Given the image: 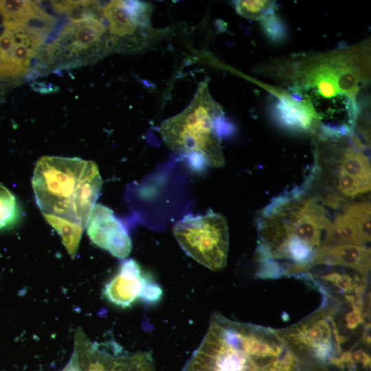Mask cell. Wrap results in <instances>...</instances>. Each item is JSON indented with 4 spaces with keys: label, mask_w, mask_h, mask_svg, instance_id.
<instances>
[{
    "label": "cell",
    "mask_w": 371,
    "mask_h": 371,
    "mask_svg": "<svg viewBox=\"0 0 371 371\" xmlns=\"http://www.w3.org/2000/svg\"><path fill=\"white\" fill-rule=\"evenodd\" d=\"M370 54L368 45L363 44L293 56L271 64L266 71L311 105L317 135L344 136L354 131L357 122V96L370 80Z\"/></svg>",
    "instance_id": "1"
},
{
    "label": "cell",
    "mask_w": 371,
    "mask_h": 371,
    "mask_svg": "<svg viewBox=\"0 0 371 371\" xmlns=\"http://www.w3.org/2000/svg\"><path fill=\"white\" fill-rule=\"evenodd\" d=\"M330 222L326 207L304 185L275 197L257 218L256 277H300L308 271Z\"/></svg>",
    "instance_id": "2"
},
{
    "label": "cell",
    "mask_w": 371,
    "mask_h": 371,
    "mask_svg": "<svg viewBox=\"0 0 371 371\" xmlns=\"http://www.w3.org/2000/svg\"><path fill=\"white\" fill-rule=\"evenodd\" d=\"M314 313L285 328L276 329L304 368L339 367L360 350L370 347V311L362 304L322 293Z\"/></svg>",
    "instance_id": "3"
},
{
    "label": "cell",
    "mask_w": 371,
    "mask_h": 371,
    "mask_svg": "<svg viewBox=\"0 0 371 371\" xmlns=\"http://www.w3.org/2000/svg\"><path fill=\"white\" fill-rule=\"evenodd\" d=\"M289 351L276 329L214 313L183 371H264Z\"/></svg>",
    "instance_id": "4"
},
{
    "label": "cell",
    "mask_w": 371,
    "mask_h": 371,
    "mask_svg": "<svg viewBox=\"0 0 371 371\" xmlns=\"http://www.w3.org/2000/svg\"><path fill=\"white\" fill-rule=\"evenodd\" d=\"M95 162L78 157L44 156L36 162L32 185L42 214L86 227L102 187Z\"/></svg>",
    "instance_id": "5"
},
{
    "label": "cell",
    "mask_w": 371,
    "mask_h": 371,
    "mask_svg": "<svg viewBox=\"0 0 371 371\" xmlns=\"http://www.w3.org/2000/svg\"><path fill=\"white\" fill-rule=\"evenodd\" d=\"M235 131L211 96L206 82L199 84L191 103L161 124L159 133L168 147L191 165L221 167L225 164L221 141Z\"/></svg>",
    "instance_id": "6"
},
{
    "label": "cell",
    "mask_w": 371,
    "mask_h": 371,
    "mask_svg": "<svg viewBox=\"0 0 371 371\" xmlns=\"http://www.w3.org/2000/svg\"><path fill=\"white\" fill-rule=\"evenodd\" d=\"M368 148L354 132L344 136L317 135L315 161L305 185L313 192H330L345 203L370 192Z\"/></svg>",
    "instance_id": "7"
},
{
    "label": "cell",
    "mask_w": 371,
    "mask_h": 371,
    "mask_svg": "<svg viewBox=\"0 0 371 371\" xmlns=\"http://www.w3.org/2000/svg\"><path fill=\"white\" fill-rule=\"evenodd\" d=\"M111 52L101 3L86 16L72 19L44 49L41 63L49 69L95 62Z\"/></svg>",
    "instance_id": "8"
},
{
    "label": "cell",
    "mask_w": 371,
    "mask_h": 371,
    "mask_svg": "<svg viewBox=\"0 0 371 371\" xmlns=\"http://www.w3.org/2000/svg\"><path fill=\"white\" fill-rule=\"evenodd\" d=\"M111 52L137 53L153 47L164 35L150 24L153 5L139 1L101 3Z\"/></svg>",
    "instance_id": "9"
},
{
    "label": "cell",
    "mask_w": 371,
    "mask_h": 371,
    "mask_svg": "<svg viewBox=\"0 0 371 371\" xmlns=\"http://www.w3.org/2000/svg\"><path fill=\"white\" fill-rule=\"evenodd\" d=\"M173 233L183 250L197 262L212 271L226 266L229 230L221 214L187 215L175 223Z\"/></svg>",
    "instance_id": "10"
},
{
    "label": "cell",
    "mask_w": 371,
    "mask_h": 371,
    "mask_svg": "<svg viewBox=\"0 0 371 371\" xmlns=\"http://www.w3.org/2000/svg\"><path fill=\"white\" fill-rule=\"evenodd\" d=\"M102 295L115 306L127 308L137 300L156 304L162 298L163 290L136 260L129 258L122 262L117 273L105 284Z\"/></svg>",
    "instance_id": "11"
},
{
    "label": "cell",
    "mask_w": 371,
    "mask_h": 371,
    "mask_svg": "<svg viewBox=\"0 0 371 371\" xmlns=\"http://www.w3.org/2000/svg\"><path fill=\"white\" fill-rule=\"evenodd\" d=\"M49 34L33 27H5L0 33V79L15 80L26 74Z\"/></svg>",
    "instance_id": "12"
},
{
    "label": "cell",
    "mask_w": 371,
    "mask_h": 371,
    "mask_svg": "<svg viewBox=\"0 0 371 371\" xmlns=\"http://www.w3.org/2000/svg\"><path fill=\"white\" fill-rule=\"evenodd\" d=\"M87 234L93 244L113 256L125 259L132 249L129 234L109 207L95 204L86 224Z\"/></svg>",
    "instance_id": "13"
},
{
    "label": "cell",
    "mask_w": 371,
    "mask_h": 371,
    "mask_svg": "<svg viewBox=\"0 0 371 371\" xmlns=\"http://www.w3.org/2000/svg\"><path fill=\"white\" fill-rule=\"evenodd\" d=\"M370 203L357 201L347 205L331 221L324 248L346 245H367L370 242Z\"/></svg>",
    "instance_id": "14"
},
{
    "label": "cell",
    "mask_w": 371,
    "mask_h": 371,
    "mask_svg": "<svg viewBox=\"0 0 371 371\" xmlns=\"http://www.w3.org/2000/svg\"><path fill=\"white\" fill-rule=\"evenodd\" d=\"M0 14L5 27H30L49 34L56 21L30 1H0Z\"/></svg>",
    "instance_id": "15"
},
{
    "label": "cell",
    "mask_w": 371,
    "mask_h": 371,
    "mask_svg": "<svg viewBox=\"0 0 371 371\" xmlns=\"http://www.w3.org/2000/svg\"><path fill=\"white\" fill-rule=\"evenodd\" d=\"M271 111L276 122L287 130L298 133L315 132L313 111L304 100L297 101L289 93H282L273 102Z\"/></svg>",
    "instance_id": "16"
},
{
    "label": "cell",
    "mask_w": 371,
    "mask_h": 371,
    "mask_svg": "<svg viewBox=\"0 0 371 371\" xmlns=\"http://www.w3.org/2000/svg\"><path fill=\"white\" fill-rule=\"evenodd\" d=\"M339 266L368 275L370 271V249L367 245H346L322 248L316 265Z\"/></svg>",
    "instance_id": "17"
},
{
    "label": "cell",
    "mask_w": 371,
    "mask_h": 371,
    "mask_svg": "<svg viewBox=\"0 0 371 371\" xmlns=\"http://www.w3.org/2000/svg\"><path fill=\"white\" fill-rule=\"evenodd\" d=\"M43 215L61 237L63 244L71 258H75L85 227L61 216L47 214H43Z\"/></svg>",
    "instance_id": "18"
},
{
    "label": "cell",
    "mask_w": 371,
    "mask_h": 371,
    "mask_svg": "<svg viewBox=\"0 0 371 371\" xmlns=\"http://www.w3.org/2000/svg\"><path fill=\"white\" fill-rule=\"evenodd\" d=\"M19 216L20 209L15 196L0 183V230L12 227Z\"/></svg>",
    "instance_id": "19"
},
{
    "label": "cell",
    "mask_w": 371,
    "mask_h": 371,
    "mask_svg": "<svg viewBox=\"0 0 371 371\" xmlns=\"http://www.w3.org/2000/svg\"><path fill=\"white\" fill-rule=\"evenodd\" d=\"M235 8L242 16L253 20H262L274 14L275 3L271 1L240 0L235 1Z\"/></svg>",
    "instance_id": "20"
},
{
    "label": "cell",
    "mask_w": 371,
    "mask_h": 371,
    "mask_svg": "<svg viewBox=\"0 0 371 371\" xmlns=\"http://www.w3.org/2000/svg\"><path fill=\"white\" fill-rule=\"evenodd\" d=\"M261 21L265 35L269 41L279 43L284 41L286 36V28L282 21L275 14L268 15Z\"/></svg>",
    "instance_id": "21"
}]
</instances>
